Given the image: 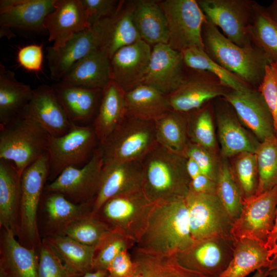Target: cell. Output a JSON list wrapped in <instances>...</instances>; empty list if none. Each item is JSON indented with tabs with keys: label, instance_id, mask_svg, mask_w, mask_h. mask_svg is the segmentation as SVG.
<instances>
[{
	"label": "cell",
	"instance_id": "cell-1",
	"mask_svg": "<svg viewBox=\"0 0 277 277\" xmlns=\"http://www.w3.org/2000/svg\"><path fill=\"white\" fill-rule=\"evenodd\" d=\"M194 242L186 198L155 205L134 247L160 255H176Z\"/></svg>",
	"mask_w": 277,
	"mask_h": 277
},
{
	"label": "cell",
	"instance_id": "cell-2",
	"mask_svg": "<svg viewBox=\"0 0 277 277\" xmlns=\"http://www.w3.org/2000/svg\"><path fill=\"white\" fill-rule=\"evenodd\" d=\"M186 162L184 155L159 144L144 157L142 189L151 202L159 204L186 197L190 184Z\"/></svg>",
	"mask_w": 277,
	"mask_h": 277
},
{
	"label": "cell",
	"instance_id": "cell-3",
	"mask_svg": "<svg viewBox=\"0 0 277 277\" xmlns=\"http://www.w3.org/2000/svg\"><path fill=\"white\" fill-rule=\"evenodd\" d=\"M202 38L204 50L213 61L253 88H258L266 66L271 63L262 50L254 45L238 46L207 19L202 27Z\"/></svg>",
	"mask_w": 277,
	"mask_h": 277
},
{
	"label": "cell",
	"instance_id": "cell-4",
	"mask_svg": "<svg viewBox=\"0 0 277 277\" xmlns=\"http://www.w3.org/2000/svg\"><path fill=\"white\" fill-rule=\"evenodd\" d=\"M49 134L25 112L0 126V159L23 171L48 153Z\"/></svg>",
	"mask_w": 277,
	"mask_h": 277
},
{
	"label": "cell",
	"instance_id": "cell-5",
	"mask_svg": "<svg viewBox=\"0 0 277 277\" xmlns=\"http://www.w3.org/2000/svg\"><path fill=\"white\" fill-rule=\"evenodd\" d=\"M158 145L153 121L127 117L103 141L104 167L126 162L141 161Z\"/></svg>",
	"mask_w": 277,
	"mask_h": 277
},
{
	"label": "cell",
	"instance_id": "cell-6",
	"mask_svg": "<svg viewBox=\"0 0 277 277\" xmlns=\"http://www.w3.org/2000/svg\"><path fill=\"white\" fill-rule=\"evenodd\" d=\"M155 205L141 188L112 197L96 214L111 230L126 236L136 244L146 229Z\"/></svg>",
	"mask_w": 277,
	"mask_h": 277
},
{
	"label": "cell",
	"instance_id": "cell-7",
	"mask_svg": "<svg viewBox=\"0 0 277 277\" xmlns=\"http://www.w3.org/2000/svg\"><path fill=\"white\" fill-rule=\"evenodd\" d=\"M207 19L219 27L230 41L242 47L253 45L251 29L254 1L199 0Z\"/></svg>",
	"mask_w": 277,
	"mask_h": 277
},
{
	"label": "cell",
	"instance_id": "cell-8",
	"mask_svg": "<svg viewBox=\"0 0 277 277\" xmlns=\"http://www.w3.org/2000/svg\"><path fill=\"white\" fill-rule=\"evenodd\" d=\"M100 143L92 126L73 123L69 131L58 137L50 136L48 154L49 179L53 181L65 168L86 164Z\"/></svg>",
	"mask_w": 277,
	"mask_h": 277
},
{
	"label": "cell",
	"instance_id": "cell-9",
	"mask_svg": "<svg viewBox=\"0 0 277 277\" xmlns=\"http://www.w3.org/2000/svg\"><path fill=\"white\" fill-rule=\"evenodd\" d=\"M159 4L167 21L169 46L180 52L191 47L204 49L202 27L207 18L197 1H159Z\"/></svg>",
	"mask_w": 277,
	"mask_h": 277
},
{
	"label": "cell",
	"instance_id": "cell-10",
	"mask_svg": "<svg viewBox=\"0 0 277 277\" xmlns=\"http://www.w3.org/2000/svg\"><path fill=\"white\" fill-rule=\"evenodd\" d=\"M190 229L194 241L214 236H231L233 223L216 192L191 190L186 197Z\"/></svg>",
	"mask_w": 277,
	"mask_h": 277
},
{
	"label": "cell",
	"instance_id": "cell-11",
	"mask_svg": "<svg viewBox=\"0 0 277 277\" xmlns=\"http://www.w3.org/2000/svg\"><path fill=\"white\" fill-rule=\"evenodd\" d=\"M277 206V186L243 201L239 217L230 234L234 241L247 238L266 245L272 232Z\"/></svg>",
	"mask_w": 277,
	"mask_h": 277
},
{
	"label": "cell",
	"instance_id": "cell-12",
	"mask_svg": "<svg viewBox=\"0 0 277 277\" xmlns=\"http://www.w3.org/2000/svg\"><path fill=\"white\" fill-rule=\"evenodd\" d=\"M104 167L102 151L99 146L83 166L65 168L45 189L57 192L76 204L95 198L98 192Z\"/></svg>",
	"mask_w": 277,
	"mask_h": 277
},
{
	"label": "cell",
	"instance_id": "cell-13",
	"mask_svg": "<svg viewBox=\"0 0 277 277\" xmlns=\"http://www.w3.org/2000/svg\"><path fill=\"white\" fill-rule=\"evenodd\" d=\"M234 248L232 237L214 236L194 241L176 258L187 269L207 277H220L232 260Z\"/></svg>",
	"mask_w": 277,
	"mask_h": 277
},
{
	"label": "cell",
	"instance_id": "cell-14",
	"mask_svg": "<svg viewBox=\"0 0 277 277\" xmlns=\"http://www.w3.org/2000/svg\"><path fill=\"white\" fill-rule=\"evenodd\" d=\"M192 70L180 86L167 95L171 109L188 113L197 110L213 98L224 97L230 90L212 74Z\"/></svg>",
	"mask_w": 277,
	"mask_h": 277
},
{
	"label": "cell",
	"instance_id": "cell-15",
	"mask_svg": "<svg viewBox=\"0 0 277 277\" xmlns=\"http://www.w3.org/2000/svg\"><path fill=\"white\" fill-rule=\"evenodd\" d=\"M49 172L47 153L26 168L21 174V225L24 232L32 241L37 239L38 236L37 212Z\"/></svg>",
	"mask_w": 277,
	"mask_h": 277
},
{
	"label": "cell",
	"instance_id": "cell-16",
	"mask_svg": "<svg viewBox=\"0 0 277 277\" xmlns=\"http://www.w3.org/2000/svg\"><path fill=\"white\" fill-rule=\"evenodd\" d=\"M152 48L143 39L118 50L110 59V78L126 92L143 84Z\"/></svg>",
	"mask_w": 277,
	"mask_h": 277
},
{
	"label": "cell",
	"instance_id": "cell-17",
	"mask_svg": "<svg viewBox=\"0 0 277 277\" xmlns=\"http://www.w3.org/2000/svg\"><path fill=\"white\" fill-rule=\"evenodd\" d=\"M223 97L260 142L276 136L272 114L257 89L247 92L230 90Z\"/></svg>",
	"mask_w": 277,
	"mask_h": 277
},
{
	"label": "cell",
	"instance_id": "cell-18",
	"mask_svg": "<svg viewBox=\"0 0 277 277\" xmlns=\"http://www.w3.org/2000/svg\"><path fill=\"white\" fill-rule=\"evenodd\" d=\"M104 19L74 35L64 47L57 50H54L51 47L47 48L48 65L50 76L53 80L61 81L72 65L98 49Z\"/></svg>",
	"mask_w": 277,
	"mask_h": 277
},
{
	"label": "cell",
	"instance_id": "cell-19",
	"mask_svg": "<svg viewBox=\"0 0 277 277\" xmlns=\"http://www.w3.org/2000/svg\"><path fill=\"white\" fill-rule=\"evenodd\" d=\"M181 52L168 44H158L152 48L148 70L143 84L168 95L183 82L186 73Z\"/></svg>",
	"mask_w": 277,
	"mask_h": 277
},
{
	"label": "cell",
	"instance_id": "cell-20",
	"mask_svg": "<svg viewBox=\"0 0 277 277\" xmlns=\"http://www.w3.org/2000/svg\"><path fill=\"white\" fill-rule=\"evenodd\" d=\"M54 7L43 26L48 32L49 41L53 43L51 47L57 50L74 35L91 26L81 0H54Z\"/></svg>",
	"mask_w": 277,
	"mask_h": 277
},
{
	"label": "cell",
	"instance_id": "cell-21",
	"mask_svg": "<svg viewBox=\"0 0 277 277\" xmlns=\"http://www.w3.org/2000/svg\"><path fill=\"white\" fill-rule=\"evenodd\" d=\"M143 172L141 161L123 162L103 167L100 187L92 213L116 195L142 188Z\"/></svg>",
	"mask_w": 277,
	"mask_h": 277
},
{
	"label": "cell",
	"instance_id": "cell-22",
	"mask_svg": "<svg viewBox=\"0 0 277 277\" xmlns=\"http://www.w3.org/2000/svg\"><path fill=\"white\" fill-rule=\"evenodd\" d=\"M24 112L52 137L64 135L74 123L68 118L52 86L42 85L34 90Z\"/></svg>",
	"mask_w": 277,
	"mask_h": 277
},
{
	"label": "cell",
	"instance_id": "cell-23",
	"mask_svg": "<svg viewBox=\"0 0 277 277\" xmlns=\"http://www.w3.org/2000/svg\"><path fill=\"white\" fill-rule=\"evenodd\" d=\"M133 10V1H120L114 13L104 19L98 49L110 59L121 48L142 39L135 23Z\"/></svg>",
	"mask_w": 277,
	"mask_h": 277
},
{
	"label": "cell",
	"instance_id": "cell-24",
	"mask_svg": "<svg viewBox=\"0 0 277 277\" xmlns=\"http://www.w3.org/2000/svg\"><path fill=\"white\" fill-rule=\"evenodd\" d=\"M54 0H1V28L45 31V17L54 9Z\"/></svg>",
	"mask_w": 277,
	"mask_h": 277
},
{
	"label": "cell",
	"instance_id": "cell-25",
	"mask_svg": "<svg viewBox=\"0 0 277 277\" xmlns=\"http://www.w3.org/2000/svg\"><path fill=\"white\" fill-rule=\"evenodd\" d=\"M52 87L72 123L89 121L97 112L103 90L75 86L62 81Z\"/></svg>",
	"mask_w": 277,
	"mask_h": 277
},
{
	"label": "cell",
	"instance_id": "cell-26",
	"mask_svg": "<svg viewBox=\"0 0 277 277\" xmlns=\"http://www.w3.org/2000/svg\"><path fill=\"white\" fill-rule=\"evenodd\" d=\"M216 122L221 157L228 159L242 152L255 153L260 142L241 126L235 112L228 107L220 108Z\"/></svg>",
	"mask_w": 277,
	"mask_h": 277
},
{
	"label": "cell",
	"instance_id": "cell-27",
	"mask_svg": "<svg viewBox=\"0 0 277 277\" xmlns=\"http://www.w3.org/2000/svg\"><path fill=\"white\" fill-rule=\"evenodd\" d=\"M125 95L126 92L112 80L103 89L92 124L99 142L114 131L127 117Z\"/></svg>",
	"mask_w": 277,
	"mask_h": 277
},
{
	"label": "cell",
	"instance_id": "cell-28",
	"mask_svg": "<svg viewBox=\"0 0 277 277\" xmlns=\"http://www.w3.org/2000/svg\"><path fill=\"white\" fill-rule=\"evenodd\" d=\"M14 231L5 228L1 259V277H38L39 257L34 251L21 245Z\"/></svg>",
	"mask_w": 277,
	"mask_h": 277
},
{
	"label": "cell",
	"instance_id": "cell-29",
	"mask_svg": "<svg viewBox=\"0 0 277 277\" xmlns=\"http://www.w3.org/2000/svg\"><path fill=\"white\" fill-rule=\"evenodd\" d=\"M110 80V58L97 49L72 65L61 81L103 90Z\"/></svg>",
	"mask_w": 277,
	"mask_h": 277
},
{
	"label": "cell",
	"instance_id": "cell-30",
	"mask_svg": "<svg viewBox=\"0 0 277 277\" xmlns=\"http://www.w3.org/2000/svg\"><path fill=\"white\" fill-rule=\"evenodd\" d=\"M272 255L266 245L252 239L234 241L232 260L220 277H246L258 269L269 268Z\"/></svg>",
	"mask_w": 277,
	"mask_h": 277
},
{
	"label": "cell",
	"instance_id": "cell-31",
	"mask_svg": "<svg viewBox=\"0 0 277 277\" xmlns=\"http://www.w3.org/2000/svg\"><path fill=\"white\" fill-rule=\"evenodd\" d=\"M133 15L142 39L153 46L168 44L169 39L168 24L159 1H133Z\"/></svg>",
	"mask_w": 277,
	"mask_h": 277
},
{
	"label": "cell",
	"instance_id": "cell-32",
	"mask_svg": "<svg viewBox=\"0 0 277 277\" xmlns=\"http://www.w3.org/2000/svg\"><path fill=\"white\" fill-rule=\"evenodd\" d=\"M34 90L17 81L13 71L0 64V126L22 114L27 108Z\"/></svg>",
	"mask_w": 277,
	"mask_h": 277
},
{
	"label": "cell",
	"instance_id": "cell-33",
	"mask_svg": "<svg viewBox=\"0 0 277 277\" xmlns=\"http://www.w3.org/2000/svg\"><path fill=\"white\" fill-rule=\"evenodd\" d=\"M127 116L143 121H154L171 110L167 95L142 84L126 92Z\"/></svg>",
	"mask_w": 277,
	"mask_h": 277
},
{
	"label": "cell",
	"instance_id": "cell-34",
	"mask_svg": "<svg viewBox=\"0 0 277 277\" xmlns=\"http://www.w3.org/2000/svg\"><path fill=\"white\" fill-rule=\"evenodd\" d=\"M135 269L131 277H207L182 266L176 255L152 254L133 247Z\"/></svg>",
	"mask_w": 277,
	"mask_h": 277
},
{
	"label": "cell",
	"instance_id": "cell-35",
	"mask_svg": "<svg viewBox=\"0 0 277 277\" xmlns=\"http://www.w3.org/2000/svg\"><path fill=\"white\" fill-rule=\"evenodd\" d=\"M21 177L14 164L0 159V223L14 231L17 208L21 199Z\"/></svg>",
	"mask_w": 277,
	"mask_h": 277
},
{
	"label": "cell",
	"instance_id": "cell-36",
	"mask_svg": "<svg viewBox=\"0 0 277 277\" xmlns=\"http://www.w3.org/2000/svg\"><path fill=\"white\" fill-rule=\"evenodd\" d=\"M47 243L63 263L78 275L93 271L95 247L84 245L65 235L51 236Z\"/></svg>",
	"mask_w": 277,
	"mask_h": 277
},
{
	"label": "cell",
	"instance_id": "cell-37",
	"mask_svg": "<svg viewBox=\"0 0 277 277\" xmlns=\"http://www.w3.org/2000/svg\"><path fill=\"white\" fill-rule=\"evenodd\" d=\"M154 122L158 144L183 154L189 142L188 113L171 109L155 119Z\"/></svg>",
	"mask_w": 277,
	"mask_h": 277
},
{
	"label": "cell",
	"instance_id": "cell-38",
	"mask_svg": "<svg viewBox=\"0 0 277 277\" xmlns=\"http://www.w3.org/2000/svg\"><path fill=\"white\" fill-rule=\"evenodd\" d=\"M181 53L186 67L212 74L231 90L247 92L254 89L213 61L204 49L191 47Z\"/></svg>",
	"mask_w": 277,
	"mask_h": 277
},
{
	"label": "cell",
	"instance_id": "cell-39",
	"mask_svg": "<svg viewBox=\"0 0 277 277\" xmlns=\"http://www.w3.org/2000/svg\"><path fill=\"white\" fill-rule=\"evenodd\" d=\"M251 36L253 44L263 51L270 63H277V22L255 2Z\"/></svg>",
	"mask_w": 277,
	"mask_h": 277
},
{
	"label": "cell",
	"instance_id": "cell-40",
	"mask_svg": "<svg viewBox=\"0 0 277 277\" xmlns=\"http://www.w3.org/2000/svg\"><path fill=\"white\" fill-rule=\"evenodd\" d=\"M45 202V210L51 224L63 227L92 212L95 199L82 204H76L64 195L49 192Z\"/></svg>",
	"mask_w": 277,
	"mask_h": 277
},
{
	"label": "cell",
	"instance_id": "cell-41",
	"mask_svg": "<svg viewBox=\"0 0 277 277\" xmlns=\"http://www.w3.org/2000/svg\"><path fill=\"white\" fill-rule=\"evenodd\" d=\"M258 186L255 195L260 194L277 186V138L276 136L260 142L255 153Z\"/></svg>",
	"mask_w": 277,
	"mask_h": 277
},
{
	"label": "cell",
	"instance_id": "cell-42",
	"mask_svg": "<svg viewBox=\"0 0 277 277\" xmlns=\"http://www.w3.org/2000/svg\"><path fill=\"white\" fill-rule=\"evenodd\" d=\"M188 132L189 141L216 153V141L209 102L188 112Z\"/></svg>",
	"mask_w": 277,
	"mask_h": 277
},
{
	"label": "cell",
	"instance_id": "cell-43",
	"mask_svg": "<svg viewBox=\"0 0 277 277\" xmlns=\"http://www.w3.org/2000/svg\"><path fill=\"white\" fill-rule=\"evenodd\" d=\"M216 193L233 222L239 217L243 207V199L232 175L227 158L221 157L216 180Z\"/></svg>",
	"mask_w": 277,
	"mask_h": 277
},
{
	"label": "cell",
	"instance_id": "cell-44",
	"mask_svg": "<svg viewBox=\"0 0 277 277\" xmlns=\"http://www.w3.org/2000/svg\"><path fill=\"white\" fill-rule=\"evenodd\" d=\"M110 231L96 214L91 212L69 224L63 232L82 244L96 247Z\"/></svg>",
	"mask_w": 277,
	"mask_h": 277
},
{
	"label": "cell",
	"instance_id": "cell-45",
	"mask_svg": "<svg viewBox=\"0 0 277 277\" xmlns=\"http://www.w3.org/2000/svg\"><path fill=\"white\" fill-rule=\"evenodd\" d=\"M230 168L243 201L254 195L259 180L254 153L245 152L234 156Z\"/></svg>",
	"mask_w": 277,
	"mask_h": 277
},
{
	"label": "cell",
	"instance_id": "cell-46",
	"mask_svg": "<svg viewBox=\"0 0 277 277\" xmlns=\"http://www.w3.org/2000/svg\"><path fill=\"white\" fill-rule=\"evenodd\" d=\"M135 245V242L131 239L111 230L95 247L93 271L107 270L119 253L134 247Z\"/></svg>",
	"mask_w": 277,
	"mask_h": 277
},
{
	"label": "cell",
	"instance_id": "cell-47",
	"mask_svg": "<svg viewBox=\"0 0 277 277\" xmlns=\"http://www.w3.org/2000/svg\"><path fill=\"white\" fill-rule=\"evenodd\" d=\"M38 277H80L68 268L51 247L44 243L39 255Z\"/></svg>",
	"mask_w": 277,
	"mask_h": 277
},
{
	"label": "cell",
	"instance_id": "cell-48",
	"mask_svg": "<svg viewBox=\"0 0 277 277\" xmlns=\"http://www.w3.org/2000/svg\"><path fill=\"white\" fill-rule=\"evenodd\" d=\"M183 154L195 162L203 174L216 182L220 165L216 153L189 141Z\"/></svg>",
	"mask_w": 277,
	"mask_h": 277
},
{
	"label": "cell",
	"instance_id": "cell-49",
	"mask_svg": "<svg viewBox=\"0 0 277 277\" xmlns=\"http://www.w3.org/2000/svg\"><path fill=\"white\" fill-rule=\"evenodd\" d=\"M257 90L272 114L277 138V63H271L266 66L264 76Z\"/></svg>",
	"mask_w": 277,
	"mask_h": 277
},
{
	"label": "cell",
	"instance_id": "cell-50",
	"mask_svg": "<svg viewBox=\"0 0 277 277\" xmlns=\"http://www.w3.org/2000/svg\"><path fill=\"white\" fill-rule=\"evenodd\" d=\"M90 26L112 15L120 1L81 0Z\"/></svg>",
	"mask_w": 277,
	"mask_h": 277
},
{
	"label": "cell",
	"instance_id": "cell-51",
	"mask_svg": "<svg viewBox=\"0 0 277 277\" xmlns=\"http://www.w3.org/2000/svg\"><path fill=\"white\" fill-rule=\"evenodd\" d=\"M17 61L27 71H41L43 62V44H30L20 48L17 54Z\"/></svg>",
	"mask_w": 277,
	"mask_h": 277
},
{
	"label": "cell",
	"instance_id": "cell-52",
	"mask_svg": "<svg viewBox=\"0 0 277 277\" xmlns=\"http://www.w3.org/2000/svg\"><path fill=\"white\" fill-rule=\"evenodd\" d=\"M134 269L131 254L128 250H124L110 264L107 270V277H131Z\"/></svg>",
	"mask_w": 277,
	"mask_h": 277
},
{
	"label": "cell",
	"instance_id": "cell-53",
	"mask_svg": "<svg viewBox=\"0 0 277 277\" xmlns=\"http://www.w3.org/2000/svg\"><path fill=\"white\" fill-rule=\"evenodd\" d=\"M216 183L202 173L190 181V190L196 192H216Z\"/></svg>",
	"mask_w": 277,
	"mask_h": 277
},
{
	"label": "cell",
	"instance_id": "cell-54",
	"mask_svg": "<svg viewBox=\"0 0 277 277\" xmlns=\"http://www.w3.org/2000/svg\"><path fill=\"white\" fill-rule=\"evenodd\" d=\"M266 246L270 251L273 260L277 257V206L273 228L268 239Z\"/></svg>",
	"mask_w": 277,
	"mask_h": 277
},
{
	"label": "cell",
	"instance_id": "cell-55",
	"mask_svg": "<svg viewBox=\"0 0 277 277\" xmlns=\"http://www.w3.org/2000/svg\"><path fill=\"white\" fill-rule=\"evenodd\" d=\"M186 167L190 181L202 173L197 164L191 158L187 157Z\"/></svg>",
	"mask_w": 277,
	"mask_h": 277
},
{
	"label": "cell",
	"instance_id": "cell-56",
	"mask_svg": "<svg viewBox=\"0 0 277 277\" xmlns=\"http://www.w3.org/2000/svg\"><path fill=\"white\" fill-rule=\"evenodd\" d=\"M107 270L93 271L88 272L80 277H107Z\"/></svg>",
	"mask_w": 277,
	"mask_h": 277
},
{
	"label": "cell",
	"instance_id": "cell-57",
	"mask_svg": "<svg viewBox=\"0 0 277 277\" xmlns=\"http://www.w3.org/2000/svg\"><path fill=\"white\" fill-rule=\"evenodd\" d=\"M266 9L271 17L277 22V0L274 1Z\"/></svg>",
	"mask_w": 277,
	"mask_h": 277
},
{
	"label": "cell",
	"instance_id": "cell-58",
	"mask_svg": "<svg viewBox=\"0 0 277 277\" xmlns=\"http://www.w3.org/2000/svg\"><path fill=\"white\" fill-rule=\"evenodd\" d=\"M251 277H268V268H263L257 270Z\"/></svg>",
	"mask_w": 277,
	"mask_h": 277
},
{
	"label": "cell",
	"instance_id": "cell-59",
	"mask_svg": "<svg viewBox=\"0 0 277 277\" xmlns=\"http://www.w3.org/2000/svg\"><path fill=\"white\" fill-rule=\"evenodd\" d=\"M268 276L272 277H277V268L269 270H268Z\"/></svg>",
	"mask_w": 277,
	"mask_h": 277
},
{
	"label": "cell",
	"instance_id": "cell-60",
	"mask_svg": "<svg viewBox=\"0 0 277 277\" xmlns=\"http://www.w3.org/2000/svg\"><path fill=\"white\" fill-rule=\"evenodd\" d=\"M276 268H277V257L271 262V264L268 270H269Z\"/></svg>",
	"mask_w": 277,
	"mask_h": 277
},
{
	"label": "cell",
	"instance_id": "cell-61",
	"mask_svg": "<svg viewBox=\"0 0 277 277\" xmlns=\"http://www.w3.org/2000/svg\"><path fill=\"white\" fill-rule=\"evenodd\" d=\"M268 277H272V276H268Z\"/></svg>",
	"mask_w": 277,
	"mask_h": 277
}]
</instances>
